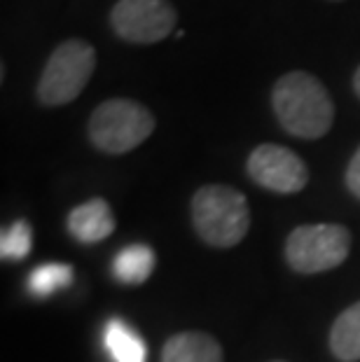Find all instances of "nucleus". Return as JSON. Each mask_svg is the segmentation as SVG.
<instances>
[{
    "mask_svg": "<svg viewBox=\"0 0 360 362\" xmlns=\"http://www.w3.org/2000/svg\"><path fill=\"white\" fill-rule=\"evenodd\" d=\"M272 107L290 136L318 141L332 129L335 103L316 75L293 71L281 75L272 89Z\"/></svg>",
    "mask_w": 360,
    "mask_h": 362,
    "instance_id": "nucleus-1",
    "label": "nucleus"
},
{
    "mask_svg": "<svg viewBox=\"0 0 360 362\" xmlns=\"http://www.w3.org/2000/svg\"><path fill=\"white\" fill-rule=\"evenodd\" d=\"M192 225L211 248H234L250 229L246 194L227 185H204L192 194Z\"/></svg>",
    "mask_w": 360,
    "mask_h": 362,
    "instance_id": "nucleus-2",
    "label": "nucleus"
},
{
    "mask_svg": "<svg viewBox=\"0 0 360 362\" xmlns=\"http://www.w3.org/2000/svg\"><path fill=\"white\" fill-rule=\"evenodd\" d=\"M157 122L143 103L134 98H108L89 117V141L105 155H127L148 141Z\"/></svg>",
    "mask_w": 360,
    "mask_h": 362,
    "instance_id": "nucleus-3",
    "label": "nucleus"
},
{
    "mask_svg": "<svg viewBox=\"0 0 360 362\" xmlns=\"http://www.w3.org/2000/svg\"><path fill=\"white\" fill-rule=\"evenodd\" d=\"M96 71V49L87 40H64L50 54L37 80V101L47 107L68 105L78 98Z\"/></svg>",
    "mask_w": 360,
    "mask_h": 362,
    "instance_id": "nucleus-4",
    "label": "nucleus"
},
{
    "mask_svg": "<svg viewBox=\"0 0 360 362\" xmlns=\"http://www.w3.org/2000/svg\"><path fill=\"white\" fill-rule=\"evenodd\" d=\"M351 234L342 225H302L286 241V262L297 274H323L347 262Z\"/></svg>",
    "mask_w": 360,
    "mask_h": 362,
    "instance_id": "nucleus-5",
    "label": "nucleus"
},
{
    "mask_svg": "<svg viewBox=\"0 0 360 362\" xmlns=\"http://www.w3.org/2000/svg\"><path fill=\"white\" fill-rule=\"evenodd\" d=\"M178 24V12L168 0H117L110 10L115 35L132 45L166 40Z\"/></svg>",
    "mask_w": 360,
    "mask_h": 362,
    "instance_id": "nucleus-6",
    "label": "nucleus"
},
{
    "mask_svg": "<svg viewBox=\"0 0 360 362\" xmlns=\"http://www.w3.org/2000/svg\"><path fill=\"white\" fill-rule=\"evenodd\" d=\"M246 171L252 182L277 194H297L309 182V168L297 152L277 143H262L248 155Z\"/></svg>",
    "mask_w": 360,
    "mask_h": 362,
    "instance_id": "nucleus-7",
    "label": "nucleus"
},
{
    "mask_svg": "<svg viewBox=\"0 0 360 362\" xmlns=\"http://www.w3.org/2000/svg\"><path fill=\"white\" fill-rule=\"evenodd\" d=\"M68 234H71L75 241L80 243H101L103 238H108L115 227H117V220H115V213L110 204L101 197H94L89 202H84L80 206H75L71 213H68L66 220Z\"/></svg>",
    "mask_w": 360,
    "mask_h": 362,
    "instance_id": "nucleus-8",
    "label": "nucleus"
},
{
    "mask_svg": "<svg viewBox=\"0 0 360 362\" xmlns=\"http://www.w3.org/2000/svg\"><path fill=\"white\" fill-rule=\"evenodd\" d=\"M162 362H222V346L206 332H178L166 339Z\"/></svg>",
    "mask_w": 360,
    "mask_h": 362,
    "instance_id": "nucleus-9",
    "label": "nucleus"
},
{
    "mask_svg": "<svg viewBox=\"0 0 360 362\" xmlns=\"http://www.w3.org/2000/svg\"><path fill=\"white\" fill-rule=\"evenodd\" d=\"M157 267V255L150 245L136 243L122 248L112 259L115 279L124 285H141L152 276Z\"/></svg>",
    "mask_w": 360,
    "mask_h": 362,
    "instance_id": "nucleus-10",
    "label": "nucleus"
},
{
    "mask_svg": "<svg viewBox=\"0 0 360 362\" xmlns=\"http://www.w3.org/2000/svg\"><path fill=\"white\" fill-rule=\"evenodd\" d=\"M330 351L342 362L360 360V302L337 315L330 329Z\"/></svg>",
    "mask_w": 360,
    "mask_h": 362,
    "instance_id": "nucleus-11",
    "label": "nucleus"
},
{
    "mask_svg": "<svg viewBox=\"0 0 360 362\" xmlns=\"http://www.w3.org/2000/svg\"><path fill=\"white\" fill-rule=\"evenodd\" d=\"M103 346L112 362H145L148 349L143 337H139L124 320L112 318L103 329Z\"/></svg>",
    "mask_w": 360,
    "mask_h": 362,
    "instance_id": "nucleus-12",
    "label": "nucleus"
},
{
    "mask_svg": "<svg viewBox=\"0 0 360 362\" xmlns=\"http://www.w3.org/2000/svg\"><path fill=\"white\" fill-rule=\"evenodd\" d=\"M73 283V267L68 264H40L35 267L28 276V292L33 297H50L54 295L57 290H64Z\"/></svg>",
    "mask_w": 360,
    "mask_h": 362,
    "instance_id": "nucleus-13",
    "label": "nucleus"
},
{
    "mask_svg": "<svg viewBox=\"0 0 360 362\" xmlns=\"http://www.w3.org/2000/svg\"><path fill=\"white\" fill-rule=\"evenodd\" d=\"M30 245H33V229H30L26 220H17L0 236V255H3V259L19 262L28 257Z\"/></svg>",
    "mask_w": 360,
    "mask_h": 362,
    "instance_id": "nucleus-14",
    "label": "nucleus"
},
{
    "mask_svg": "<svg viewBox=\"0 0 360 362\" xmlns=\"http://www.w3.org/2000/svg\"><path fill=\"white\" fill-rule=\"evenodd\" d=\"M344 182H347L351 194H354L356 199H360V145H358V150L354 152V157H351V161H349L347 173H344Z\"/></svg>",
    "mask_w": 360,
    "mask_h": 362,
    "instance_id": "nucleus-15",
    "label": "nucleus"
},
{
    "mask_svg": "<svg viewBox=\"0 0 360 362\" xmlns=\"http://www.w3.org/2000/svg\"><path fill=\"white\" fill-rule=\"evenodd\" d=\"M354 91H356V96L360 98V66L356 68V73H354Z\"/></svg>",
    "mask_w": 360,
    "mask_h": 362,
    "instance_id": "nucleus-16",
    "label": "nucleus"
},
{
    "mask_svg": "<svg viewBox=\"0 0 360 362\" xmlns=\"http://www.w3.org/2000/svg\"><path fill=\"white\" fill-rule=\"evenodd\" d=\"M272 362H283V360H272Z\"/></svg>",
    "mask_w": 360,
    "mask_h": 362,
    "instance_id": "nucleus-17",
    "label": "nucleus"
}]
</instances>
